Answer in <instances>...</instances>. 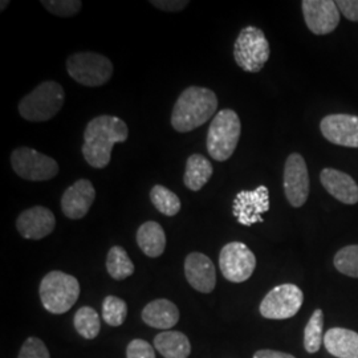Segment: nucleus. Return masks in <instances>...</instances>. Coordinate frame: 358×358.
Returning <instances> with one entry per match:
<instances>
[{
	"label": "nucleus",
	"instance_id": "f257e3e1",
	"mask_svg": "<svg viewBox=\"0 0 358 358\" xmlns=\"http://www.w3.org/2000/svg\"><path fill=\"white\" fill-rule=\"evenodd\" d=\"M128 125L115 115H99L90 120L84 131L83 155L94 169H105L112 158L115 143L128 140Z\"/></svg>",
	"mask_w": 358,
	"mask_h": 358
},
{
	"label": "nucleus",
	"instance_id": "f03ea898",
	"mask_svg": "<svg viewBox=\"0 0 358 358\" xmlns=\"http://www.w3.org/2000/svg\"><path fill=\"white\" fill-rule=\"evenodd\" d=\"M217 94L208 88L189 87L176 101L171 113V127L179 133H189L217 113Z\"/></svg>",
	"mask_w": 358,
	"mask_h": 358
},
{
	"label": "nucleus",
	"instance_id": "7ed1b4c3",
	"mask_svg": "<svg viewBox=\"0 0 358 358\" xmlns=\"http://www.w3.org/2000/svg\"><path fill=\"white\" fill-rule=\"evenodd\" d=\"M241 118L235 110H219L207 131L206 146L210 157L217 162L230 159L241 140Z\"/></svg>",
	"mask_w": 358,
	"mask_h": 358
},
{
	"label": "nucleus",
	"instance_id": "20e7f679",
	"mask_svg": "<svg viewBox=\"0 0 358 358\" xmlns=\"http://www.w3.org/2000/svg\"><path fill=\"white\" fill-rule=\"evenodd\" d=\"M65 101L64 88L56 81H44L19 103V113L29 122H44L60 112Z\"/></svg>",
	"mask_w": 358,
	"mask_h": 358
},
{
	"label": "nucleus",
	"instance_id": "39448f33",
	"mask_svg": "<svg viewBox=\"0 0 358 358\" xmlns=\"http://www.w3.org/2000/svg\"><path fill=\"white\" fill-rule=\"evenodd\" d=\"M43 307L53 315H63L76 304L80 282L75 276L62 271L48 272L38 288Z\"/></svg>",
	"mask_w": 358,
	"mask_h": 358
},
{
	"label": "nucleus",
	"instance_id": "423d86ee",
	"mask_svg": "<svg viewBox=\"0 0 358 358\" xmlns=\"http://www.w3.org/2000/svg\"><path fill=\"white\" fill-rule=\"evenodd\" d=\"M269 43L264 32L257 27L243 28L234 44V57L244 72L257 73L268 62Z\"/></svg>",
	"mask_w": 358,
	"mask_h": 358
},
{
	"label": "nucleus",
	"instance_id": "0eeeda50",
	"mask_svg": "<svg viewBox=\"0 0 358 358\" xmlns=\"http://www.w3.org/2000/svg\"><path fill=\"white\" fill-rule=\"evenodd\" d=\"M66 71L75 81L85 87H101L113 75L112 62L96 52H77L66 59Z\"/></svg>",
	"mask_w": 358,
	"mask_h": 358
},
{
	"label": "nucleus",
	"instance_id": "6e6552de",
	"mask_svg": "<svg viewBox=\"0 0 358 358\" xmlns=\"http://www.w3.org/2000/svg\"><path fill=\"white\" fill-rule=\"evenodd\" d=\"M11 166L20 178L43 182L55 178L59 174L57 162L31 148H19L11 154Z\"/></svg>",
	"mask_w": 358,
	"mask_h": 358
},
{
	"label": "nucleus",
	"instance_id": "1a4fd4ad",
	"mask_svg": "<svg viewBox=\"0 0 358 358\" xmlns=\"http://www.w3.org/2000/svg\"><path fill=\"white\" fill-rule=\"evenodd\" d=\"M304 301L303 291L294 284H282L269 291L260 304V313L271 320L291 319Z\"/></svg>",
	"mask_w": 358,
	"mask_h": 358
},
{
	"label": "nucleus",
	"instance_id": "9d476101",
	"mask_svg": "<svg viewBox=\"0 0 358 358\" xmlns=\"http://www.w3.org/2000/svg\"><path fill=\"white\" fill-rule=\"evenodd\" d=\"M219 267L229 282H243L252 276L256 268V257L245 244L231 242L220 251Z\"/></svg>",
	"mask_w": 358,
	"mask_h": 358
},
{
	"label": "nucleus",
	"instance_id": "9b49d317",
	"mask_svg": "<svg viewBox=\"0 0 358 358\" xmlns=\"http://www.w3.org/2000/svg\"><path fill=\"white\" fill-rule=\"evenodd\" d=\"M309 173L303 155L289 154L284 166V192L289 205L303 207L309 196Z\"/></svg>",
	"mask_w": 358,
	"mask_h": 358
},
{
	"label": "nucleus",
	"instance_id": "f8f14e48",
	"mask_svg": "<svg viewBox=\"0 0 358 358\" xmlns=\"http://www.w3.org/2000/svg\"><path fill=\"white\" fill-rule=\"evenodd\" d=\"M269 210V192L267 186H257L255 190L238 192L234 203L232 214L238 223L250 227L255 223H262V215Z\"/></svg>",
	"mask_w": 358,
	"mask_h": 358
},
{
	"label": "nucleus",
	"instance_id": "ddd939ff",
	"mask_svg": "<svg viewBox=\"0 0 358 358\" xmlns=\"http://www.w3.org/2000/svg\"><path fill=\"white\" fill-rule=\"evenodd\" d=\"M301 8L307 27L315 35H328L340 23V11L332 0H304Z\"/></svg>",
	"mask_w": 358,
	"mask_h": 358
},
{
	"label": "nucleus",
	"instance_id": "4468645a",
	"mask_svg": "<svg viewBox=\"0 0 358 358\" xmlns=\"http://www.w3.org/2000/svg\"><path fill=\"white\" fill-rule=\"evenodd\" d=\"M322 136L338 146L358 148V115H329L321 120Z\"/></svg>",
	"mask_w": 358,
	"mask_h": 358
},
{
	"label": "nucleus",
	"instance_id": "2eb2a0df",
	"mask_svg": "<svg viewBox=\"0 0 358 358\" xmlns=\"http://www.w3.org/2000/svg\"><path fill=\"white\" fill-rule=\"evenodd\" d=\"M56 227V217L50 208L43 206L31 207L23 211L16 219V229L19 234L31 241H40L53 232Z\"/></svg>",
	"mask_w": 358,
	"mask_h": 358
},
{
	"label": "nucleus",
	"instance_id": "dca6fc26",
	"mask_svg": "<svg viewBox=\"0 0 358 358\" xmlns=\"http://www.w3.org/2000/svg\"><path fill=\"white\" fill-rule=\"evenodd\" d=\"M185 275L192 288L202 294H211L217 285L215 266L202 252H192L186 257Z\"/></svg>",
	"mask_w": 358,
	"mask_h": 358
},
{
	"label": "nucleus",
	"instance_id": "f3484780",
	"mask_svg": "<svg viewBox=\"0 0 358 358\" xmlns=\"http://www.w3.org/2000/svg\"><path fill=\"white\" fill-rule=\"evenodd\" d=\"M96 199V190L88 179H78L62 196V210L69 219H81L90 213Z\"/></svg>",
	"mask_w": 358,
	"mask_h": 358
},
{
	"label": "nucleus",
	"instance_id": "a211bd4d",
	"mask_svg": "<svg viewBox=\"0 0 358 358\" xmlns=\"http://www.w3.org/2000/svg\"><path fill=\"white\" fill-rule=\"evenodd\" d=\"M320 180L325 190L341 203H358V185L346 173L336 169H324L321 171Z\"/></svg>",
	"mask_w": 358,
	"mask_h": 358
},
{
	"label": "nucleus",
	"instance_id": "6ab92c4d",
	"mask_svg": "<svg viewBox=\"0 0 358 358\" xmlns=\"http://www.w3.org/2000/svg\"><path fill=\"white\" fill-rule=\"evenodd\" d=\"M142 320L157 329H170L179 321L178 308L166 299L154 300L143 308Z\"/></svg>",
	"mask_w": 358,
	"mask_h": 358
},
{
	"label": "nucleus",
	"instance_id": "aec40b11",
	"mask_svg": "<svg viewBox=\"0 0 358 358\" xmlns=\"http://www.w3.org/2000/svg\"><path fill=\"white\" fill-rule=\"evenodd\" d=\"M327 350L338 358H358V333L345 328H332L324 336Z\"/></svg>",
	"mask_w": 358,
	"mask_h": 358
},
{
	"label": "nucleus",
	"instance_id": "412c9836",
	"mask_svg": "<svg viewBox=\"0 0 358 358\" xmlns=\"http://www.w3.org/2000/svg\"><path fill=\"white\" fill-rule=\"evenodd\" d=\"M137 244L145 255L158 257L166 248L165 230L154 220L145 222L137 231Z\"/></svg>",
	"mask_w": 358,
	"mask_h": 358
},
{
	"label": "nucleus",
	"instance_id": "4be33fe9",
	"mask_svg": "<svg viewBox=\"0 0 358 358\" xmlns=\"http://www.w3.org/2000/svg\"><path fill=\"white\" fill-rule=\"evenodd\" d=\"M214 167L202 154H192L186 162V171L183 176L185 186L192 192H199L213 177Z\"/></svg>",
	"mask_w": 358,
	"mask_h": 358
},
{
	"label": "nucleus",
	"instance_id": "5701e85b",
	"mask_svg": "<svg viewBox=\"0 0 358 358\" xmlns=\"http://www.w3.org/2000/svg\"><path fill=\"white\" fill-rule=\"evenodd\" d=\"M154 348L165 358H187L192 353V345L183 333H159L154 338Z\"/></svg>",
	"mask_w": 358,
	"mask_h": 358
},
{
	"label": "nucleus",
	"instance_id": "b1692460",
	"mask_svg": "<svg viewBox=\"0 0 358 358\" xmlns=\"http://www.w3.org/2000/svg\"><path fill=\"white\" fill-rule=\"evenodd\" d=\"M106 269L115 280H125L133 275L134 264L122 247L115 245L108 252Z\"/></svg>",
	"mask_w": 358,
	"mask_h": 358
},
{
	"label": "nucleus",
	"instance_id": "393cba45",
	"mask_svg": "<svg viewBox=\"0 0 358 358\" xmlns=\"http://www.w3.org/2000/svg\"><path fill=\"white\" fill-rule=\"evenodd\" d=\"M150 201L154 207L166 217H176L182 207L178 195L162 185H154L150 190Z\"/></svg>",
	"mask_w": 358,
	"mask_h": 358
},
{
	"label": "nucleus",
	"instance_id": "a878e982",
	"mask_svg": "<svg viewBox=\"0 0 358 358\" xmlns=\"http://www.w3.org/2000/svg\"><path fill=\"white\" fill-rule=\"evenodd\" d=\"M73 322H75V328L78 334L87 340L96 338L101 329L100 316L93 308H80L75 315Z\"/></svg>",
	"mask_w": 358,
	"mask_h": 358
},
{
	"label": "nucleus",
	"instance_id": "bb28decb",
	"mask_svg": "<svg viewBox=\"0 0 358 358\" xmlns=\"http://www.w3.org/2000/svg\"><path fill=\"white\" fill-rule=\"evenodd\" d=\"M324 313L316 309L308 321L304 331V348L308 353H316L324 344Z\"/></svg>",
	"mask_w": 358,
	"mask_h": 358
},
{
	"label": "nucleus",
	"instance_id": "cd10ccee",
	"mask_svg": "<svg viewBox=\"0 0 358 358\" xmlns=\"http://www.w3.org/2000/svg\"><path fill=\"white\" fill-rule=\"evenodd\" d=\"M128 316L127 303L117 296H106L103 303V319L108 325L120 327Z\"/></svg>",
	"mask_w": 358,
	"mask_h": 358
},
{
	"label": "nucleus",
	"instance_id": "c85d7f7f",
	"mask_svg": "<svg viewBox=\"0 0 358 358\" xmlns=\"http://www.w3.org/2000/svg\"><path fill=\"white\" fill-rule=\"evenodd\" d=\"M334 267L343 275L358 279V244L341 248L334 256Z\"/></svg>",
	"mask_w": 358,
	"mask_h": 358
},
{
	"label": "nucleus",
	"instance_id": "c756f323",
	"mask_svg": "<svg viewBox=\"0 0 358 358\" xmlns=\"http://www.w3.org/2000/svg\"><path fill=\"white\" fill-rule=\"evenodd\" d=\"M40 3L47 11L60 17L75 16L83 7V3L80 0H41Z\"/></svg>",
	"mask_w": 358,
	"mask_h": 358
},
{
	"label": "nucleus",
	"instance_id": "7c9ffc66",
	"mask_svg": "<svg viewBox=\"0 0 358 358\" xmlns=\"http://www.w3.org/2000/svg\"><path fill=\"white\" fill-rule=\"evenodd\" d=\"M17 358H51L45 344L38 337H29L22 346Z\"/></svg>",
	"mask_w": 358,
	"mask_h": 358
},
{
	"label": "nucleus",
	"instance_id": "2f4dec72",
	"mask_svg": "<svg viewBox=\"0 0 358 358\" xmlns=\"http://www.w3.org/2000/svg\"><path fill=\"white\" fill-rule=\"evenodd\" d=\"M127 358H155L154 348L148 341L136 338L128 345Z\"/></svg>",
	"mask_w": 358,
	"mask_h": 358
},
{
	"label": "nucleus",
	"instance_id": "473e14b6",
	"mask_svg": "<svg viewBox=\"0 0 358 358\" xmlns=\"http://www.w3.org/2000/svg\"><path fill=\"white\" fill-rule=\"evenodd\" d=\"M150 4L158 10L166 11V13H178L185 10L190 1L187 0H152Z\"/></svg>",
	"mask_w": 358,
	"mask_h": 358
},
{
	"label": "nucleus",
	"instance_id": "72a5a7b5",
	"mask_svg": "<svg viewBox=\"0 0 358 358\" xmlns=\"http://www.w3.org/2000/svg\"><path fill=\"white\" fill-rule=\"evenodd\" d=\"M336 6L348 20L358 22V0H338Z\"/></svg>",
	"mask_w": 358,
	"mask_h": 358
},
{
	"label": "nucleus",
	"instance_id": "f704fd0d",
	"mask_svg": "<svg viewBox=\"0 0 358 358\" xmlns=\"http://www.w3.org/2000/svg\"><path fill=\"white\" fill-rule=\"evenodd\" d=\"M254 358H294L292 355L288 353H282V352H276V350H259L254 355Z\"/></svg>",
	"mask_w": 358,
	"mask_h": 358
},
{
	"label": "nucleus",
	"instance_id": "c9c22d12",
	"mask_svg": "<svg viewBox=\"0 0 358 358\" xmlns=\"http://www.w3.org/2000/svg\"><path fill=\"white\" fill-rule=\"evenodd\" d=\"M10 1H1V11H4V8L8 6Z\"/></svg>",
	"mask_w": 358,
	"mask_h": 358
}]
</instances>
